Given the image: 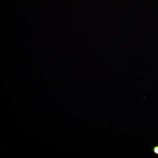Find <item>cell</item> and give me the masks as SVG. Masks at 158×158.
<instances>
[{
    "instance_id": "cell-1",
    "label": "cell",
    "mask_w": 158,
    "mask_h": 158,
    "mask_svg": "<svg viewBox=\"0 0 158 158\" xmlns=\"http://www.w3.org/2000/svg\"><path fill=\"white\" fill-rule=\"evenodd\" d=\"M152 151L154 154L158 155V146H154L152 148Z\"/></svg>"
}]
</instances>
